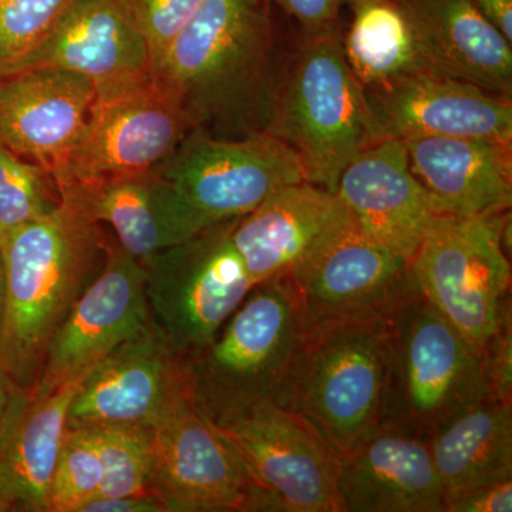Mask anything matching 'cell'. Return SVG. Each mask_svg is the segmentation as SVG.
I'll use <instances>...</instances> for the list:
<instances>
[{"instance_id": "6da1fadb", "label": "cell", "mask_w": 512, "mask_h": 512, "mask_svg": "<svg viewBox=\"0 0 512 512\" xmlns=\"http://www.w3.org/2000/svg\"><path fill=\"white\" fill-rule=\"evenodd\" d=\"M269 0H205L156 69L153 83L180 104L192 131L237 140L268 133L291 46Z\"/></svg>"}, {"instance_id": "7a4b0ae2", "label": "cell", "mask_w": 512, "mask_h": 512, "mask_svg": "<svg viewBox=\"0 0 512 512\" xmlns=\"http://www.w3.org/2000/svg\"><path fill=\"white\" fill-rule=\"evenodd\" d=\"M55 210L0 245L5 303L0 370L30 393L47 346L74 303L103 268L107 235L76 202L60 195Z\"/></svg>"}, {"instance_id": "3957f363", "label": "cell", "mask_w": 512, "mask_h": 512, "mask_svg": "<svg viewBox=\"0 0 512 512\" xmlns=\"http://www.w3.org/2000/svg\"><path fill=\"white\" fill-rule=\"evenodd\" d=\"M342 30L295 37L268 128L301 158L306 183L330 192L359 154L389 137L346 62Z\"/></svg>"}, {"instance_id": "277c9868", "label": "cell", "mask_w": 512, "mask_h": 512, "mask_svg": "<svg viewBox=\"0 0 512 512\" xmlns=\"http://www.w3.org/2000/svg\"><path fill=\"white\" fill-rule=\"evenodd\" d=\"M306 332L291 276L255 285L217 338L187 356L195 407L214 419L256 402L284 406Z\"/></svg>"}, {"instance_id": "5b68a950", "label": "cell", "mask_w": 512, "mask_h": 512, "mask_svg": "<svg viewBox=\"0 0 512 512\" xmlns=\"http://www.w3.org/2000/svg\"><path fill=\"white\" fill-rule=\"evenodd\" d=\"M487 396L483 355L420 292L390 316L379 426L429 441Z\"/></svg>"}, {"instance_id": "8992f818", "label": "cell", "mask_w": 512, "mask_h": 512, "mask_svg": "<svg viewBox=\"0 0 512 512\" xmlns=\"http://www.w3.org/2000/svg\"><path fill=\"white\" fill-rule=\"evenodd\" d=\"M389 318L322 323L306 332L284 407L338 456L380 424Z\"/></svg>"}, {"instance_id": "52a82bcc", "label": "cell", "mask_w": 512, "mask_h": 512, "mask_svg": "<svg viewBox=\"0 0 512 512\" xmlns=\"http://www.w3.org/2000/svg\"><path fill=\"white\" fill-rule=\"evenodd\" d=\"M511 211L443 215L410 261L414 284L484 355L511 313L512 271L504 245Z\"/></svg>"}, {"instance_id": "ba28073f", "label": "cell", "mask_w": 512, "mask_h": 512, "mask_svg": "<svg viewBox=\"0 0 512 512\" xmlns=\"http://www.w3.org/2000/svg\"><path fill=\"white\" fill-rule=\"evenodd\" d=\"M238 220L218 222L141 261L151 319L185 356L210 345L254 288L232 241Z\"/></svg>"}, {"instance_id": "9c48e42d", "label": "cell", "mask_w": 512, "mask_h": 512, "mask_svg": "<svg viewBox=\"0 0 512 512\" xmlns=\"http://www.w3.org/2000/svg\"><path fill=\"white\" fill-rule=\"evenodd\" d=\"M208 420L247 471L254 511L340 512L338 454L298 414L256 402Z\"/></svg>"}, {"instance_id": "30bf717a", "label": "cell", "mask_w": 512, "mask_h": 512, "mask_svg": "<svg viewBox=\"0 0 512 512\" xmlns=\"http://www.w3.org/2000/svg\"><path fill=\"white\" fill-rule=\"evenodd\" d=\"M156 170L204 228L242 218L279 188L305 181L301 158L271 133L227 140L191 131Z\"/></svg>"}, {"instance_id": "8fae6325", "label": "cell", "mask_w": 512, "mask_h": 512, "mask_svg": "<svg viewBox=\"0 0 512 512\" xmlns=\"http://www.w3.org/2000/svg\"><path fill=\"white\" fill-rule=\"evenodd\" d=\"M150 323L144 266L107 235L103 268L50 340L29 399H42L86 376Z\"/></svg>"}, {"instance_id": "7c38bea8", "label": "cell", "mask_w": 512, "mask_h": 512, "mask_svg": "<svg viewBox=\"0 0 512 512\" xmlns=\"http://www.w3.org/2000/svg\"><path fill=\"white\" fill-rule=\"evenodd\" d=\"M192 399L187 356L151 319L83 377L67 414L69 429L134 426L153 429Z\"/></svg>"}, {"instance_id": "4fadbf2b", "label": "cell", "mask_w": 512, "mask_h": 512, "mask_svg": "<svg viewBox=\"0 0 512 512\" xmlns=\"http://www.w3.org/2000/svg\"><path fill=\"white\" fill-rule=\"evenodd\" d=\"M289 276L306 329L389 318L419 292L410 261L370 241L352 220Z\"/></svg>"}, {"instance_id": "5bb4252c", "label": "cell", "mask_w": 512, "mask_h": 512, "mask_svg": "<svg viewBox=\"0 0 512 512\" xmlns=\"http://www.w3.org/2000/svg\"><path fill=\"white\" fill-rule=\"evenodd\" d=\"M39 67L83 74L97 104L154 84L146 40L124 0H76L55 29L0 76Z\"/></svg>"}, {"instance_id": "9a60e30c", "label": "cell", "mask_w": 512, "mask_h": 512, "mask_svg": "<svg viewBox=\"0 0 512 512\" xmlns=\"http://www.w3.org/2000/svg\"><path fill=\"white\" fill-rule=\"evenodd\" d=\"M192 131L180 104L151 84L96 104L89 123L60 167L57 187L154 170Z\"/></svg>"}, {"instance_id": "2e32d148", "label": "cell", "mask_w": 512, "mask_h": 512, "mask_svg": "<svg viewBox=\"0 0 512 512\" xmlns=\"http://www.w3.org/2000/svg\"><path fill=\"white\" fill-rule=\"evenodd\" d=\"M153 450L150 493L167 512L254 511L247 471L194 400L153 427Z\"/></svg>"}, {"instance_id": "e0dca14e", "label": "cell", "mask_w": 512, "mask_h": 512, "mask_svg": "<svg viewBox=\"0 0 512 512\" xmlns=\"http://www.w3.org/2000/svg\"><path fill=\"white\" fill-rule=\"evenodd\" d=\"M335 194L366 238L407 261L444 215L410 171L400 138H384L359 154Z\"/></svg>"}, {"instance_id": "ac0fdd59", "label": "cell", "mask_w": 512, "mask_h": 512, "mask_svg": "<svg viewBox=\"0 0 512 512\" xmlns=\"http://www.w3.org/2000/svg\"><path fill=\"white\" fill-rule=\"evenodd\" d=\"M96 104L93 83L70 70L39 67L0 76V144L53 174Z\"/></svg>"}, {"instance_id": "d6986e66", "label": "cell", "mask_w": 512, "mask_h": 512, "mask_svg": "<svg viewBox=\"0 0 512 512\" xmlns=\"http://www.w3.org/2000/svg\"><path fill=\"white\" fill-rule=\"evenodd\" d=\"M366 93L389 137H460L512 144V100L474 84L421 72Z\"/></svg>"}, {"instance_id": "ffe728a7", "label": "cell", "mask_w": 512, "mask_h": 512, "mask_svg": "<svg viewBox=\"0 0 512 512\" xmlns=\"http://www.w3.org/2000/svg\"><path fill=\"white\" fill-rule=\"evenodd\" d=\"M340 512H444L429 443L377 426L338 456Z\"/></svg>"}, {"instance_id": "44dd1931", "label": "cell", "mask_w": 512, "mask_h": 512, "mask_svg": "<svg viewBox=\"0 0 512 512\" xmlns=\"http://www.w3.org/2000/svg\"><path fill=\"white\" fill-rule=\"evenodd\" d=\"M349 221L335 192L302 181L279 188L239 218L232 241L255 286L291 275Z\"/></svg>"}, {"instance_id": "7402d4cb", "label": "cell", "mask_w": 512, "mask_h": 512, "mask_svg": "<svg viewBox=\"0 0 512 512\" xmlns=\"http://www.w3.org/2000/svg\"><path fill=\"white\" fill-rule=\"evenodd\" d=\"M427 72L512 100V43L471 0H396Z\"/></svg>"}, {"instance_id": "603a6c76", "label": "cell", "mask_w": 512, "mask_h": 512, "mask_svg": "<svg viewBox=\"0 0 512 512\" xmlns=\"http://www.w3.org/2000/svg\"><path fill=\"white\" fill-rule=\"evenodd\" d=\"M57 190L94 221L109 224L124 251L140 262L207 229L156 168Z\"/></svg>"}, {"instance_id": "cb8c5ba5", "label": "cell", "mask_w": 512, "mask_h": 512, "mask_svg": "<svg viewBox=\"0 0 512 512\" xmlns=\"http://www.w3.org/2000/svg\"><path fill=\"white\" fill-rule=\"evenodd\" d=\"M407 161L441 214L511 211L512 144L460 137L404 138Z\"/></svg>"}, {"instance_id": "d4e9b609", "label": "cell", "mask_w": 512, "mask_h": 512, "mask_svg": "<svg viewBox=\"0 0 512 512\" xmlns=\"http://www.w3.org/2000/svg\"><path fill=\"white\" fill-rule=\"evenodd\" d=\"M83 377L42 399H29L3 441L0 497L10 511L49 512L50 484L67 430V414Z\"/></svg>"}, {"instance_id": "484cf974", "label": "cell", "mask_w": 512, "mask_h": 512, "mask_svg": "<svg viewBox=\"0 0 512 512\" xmlns=\"http://www.w3.org/2000/svg\"><path fill=\"white\" fill-rule=\"evenodd\" d=\"M427 443L443 485L444 505L470 488L512 478V404L484 397Z\"/></svg>"}, {"instance_id": "4316f807", "label": "cell", "mask_w": 512, "mask_h": 512, "mask_svg": "<svg viewBox=\"0 0 512 512\" xmlns=\"http://www.w3.org/2000/svg\"><path fill=\"white\" fill-rule=\"evenodd\" d=\"M342 30L346 62L365 89L427 72L409 20L396 0H348Z\"/></svg>"}, {"instance_id": "83f0119b", "label": "cell", "mask_w": 512, "mask_h": 512, "mask_svg": "<svg viewBox=\"0 0 512 512\" xmlns=\"http://www.w3.org/2000/svg\"><path fill=\"white\" fill-rule=\"evenodd\" d=\"M92 433L103 461L99 497L150 493L153 477V429L134 426L82 427Z\"/></svg>"}, {"instance_id": "f1b7e54d", "label": "cell", "mask_w": 512, "mask_h": 512, "mask_svg": "<svg viewBox=\"0 0 512 512\" xmlns=\"http://www.w3.org/2000/svg\"><path fill=\"white\" fill-rule=\"evenodd\" d=\"M52 174L0 144V245L9 235L60 204Z\"/></svg>"}, {"instance_id": "f546056e", "label": "cell", "mask_w": 512, "mask_h": 512, "mask_svg": "<svg viewBox=\"0 0 512 512\" xmlns=\"http://www.w3.org/2000/svg\"><path fill=\"white\" fill-rule=\"evenodd\" d=\"M103 478V461L92 433L67 427L50 484L49 512H80L99 497Z\"/></svg>"}, {"instance_id": "4dcf8cb0", "label": "cell", "mask_w": 512, "mask_h": 512, "mask_svg": "<svg viewBox=\"0 0 512 512\" xmlns=\"http://www.w3.org/2000/svg\"><path fill=\"white\" fill-rule=\"evenodd\" d=\"M76 0H0V74L39 45Z\"/></svg>"}, {"instance_id": "1f68e13d", "label": "cell", "mask_w": 512, "mask_h": 512, "mask_svg": "<svg viewBox=\"0 0 512 512\" xmlns=\"http://www.w3.org/2000/svg\"><path fill=\"white\" fill-rule=\"evenodd\" d=\"M205 0H124L146 40L151 69H156L181 30L197 15Z\"/></svg>"}, {"instance_id": "d6a6232c", "label": "cell", "mask_w": 512, "mask_h": 512, "mask_svg": "<svg viewBox=\"0 0 512 512\" xmlns=\"http://www.w3.org/2000/svg\"><path fill=\"white\" fill-rule=\"evenodd\" d=\"M295 26L296 36L322 35L342 28L348 0H269Z\"/></svg>"}, {"instance_id": "836d02e7", "label": "cell", "mask_w": 512, "mask_h": 512, "mask_svg": "<svg viewBox=\"0 0 512 512\" xmlns=\"http://www.w3.org/2000/svg\"><path fill=\"white\" fill-rule=\"evenodd\" d=\"M483 357L491 396L512 404V319L504 323Z\"/></svg>"}, {"instance_id": "e575fe53", "label": "cell", "mask_w": 512, "mask_h": 512, "mask_svg": "<svg viewBox=\"0 0 512 512\" xmlns=\"http://www.w3.org/2000/svg\"><path fill=\"white\" fill-rule=\"evenodd\" d=\"M512 478L478 485L454 495L444 505V512H511Z\"/></svg>"}, {"instance_id": "d590c367", "label": "cell", "mask_w": 512, "mask_h": 512, "mask_svg": "<svg viewBox=\"0 0 512 512\" xmlns=\"http://www.w3.org/2000/svg\"><path fill=\"white\" fill-rule=\"evenodd\" d=\"M80 512H167L165 505L153 493L126 497H96Z\"/></svg>"}, {"instance_id": "8d00e7d4", "label": "cell", "mask_w": 512, "mask_h": 512, "mask_svg": "<svg viewBox=\"0 0 512 512\" xmlns=\"http://www.w3.org/2000/svg\"><path fill=\"white\" fill-rule=\"evenodd\" d=\"M29 393L23 392L0 370V447L6 440L19 414L25 409Z\"/></svg>"}, {"instance_id": "74e56055", "label": "cell", "mask_w": 512, "mask_h": 512, "mask_svg": "<svg viewBox=\"0 0 512 512\" xmlns=\"http://www.w3.org/2000/svg\"><path fill=\"white\" fill-rule=\"evenodd\" d=\"M494 28L512 43V0H471Z\"/></svg>"}, {"instance_id": "f35d334b", "label": "cell", "mask_w": 512, "mask_h": 512, "mask_svg": "<svg viewBox=\"0 0 512 512\" xmlns=\"http://www.w3.org/2000/svg\"><path fill=\"white\" fill-rule=\"evenodd\" d=\"M3 303H5V266L0 254V320H2Z\"/></svg>"}, {"instance_id": "ab89813d", "label": "cell", "mask_w": 512, "mask_h": 512, "mask_svg": "<svg viewBox=\"0 0 512 512\" xmlns=\"http://www.w3.org/2000/svg\"><path fill=\"white\" fill-rule=\"evenodd\" d=\"M6 511H10L9 504L6 503V501L3 500L2 497H0V512H6Z\"/></svg>"}]
</instances>
